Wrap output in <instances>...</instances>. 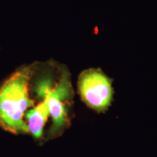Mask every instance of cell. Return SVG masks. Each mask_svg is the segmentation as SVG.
<instances>
[{"label": "cell", "mask_w": 157, "mask_h": 157, "mask_svg": "<svg viewBox=\"0 0 157 157\" xmlns=\"http://www.w3.org/2000/svg\"><path fill=\"white\" fill-rule=\"evenodd\" d=\"M112 82L100 69L90 68L83 71L78 80L82 100L95 111L105 112L113 100Z\"/></svg>", "instance_id": "cell-3"}, {"label": "cell", "mask_w": 157, "mask_h": 157, "mask_svg": "<svg viewBox=\"0 0 157 157\" xmlns=\"http://www.w3.org/2000/svg\"><path fill=\"white\" fill-rule=\"evenodd\" d=\"M42 97L43 101L26 114L29 131L37 139L41 137L43 126L50 114L47 98L46 96Z\"/></svg>", "instance_id": "cell-4"}, {"label": "cell", "mask_w": 157, "mask_h": 157, "mask_svg": "<svg viewBox=\"0 0 157 157\" xmlns=\"http://www.w3.org/2000/svg\"><path fill=\"white\" fill-rule=\"evenodd\" d=\"M33 75L32 67L19 68L0 87V126L13 134L28 133L23 117L26 109L33 105L28 87Z\"/></svg>", "instance_id": "cell-1"}, {"label": "cell", "mask_w": 157, "mask_h": 157, "mask_svg": "<svg viewBox=\"0 0 157 157\" xmlns=\"http://www.w3.org/2000/svg\"><path fill=\"white\" fill-rule=\"evenodd\" d=\"M50 63H48L47 73L39 82L37 93L40 96H46L48 100L50 113L52 118V125L51 128L50 136L52 137L62 133L67 126V105L69 98L72 94L70 74L67 69L61 66L60 77L58 82L53 89L51 88V79L48 78V71Z\"/></svg>", "instance_id": "cell-2"}]
</instances>
